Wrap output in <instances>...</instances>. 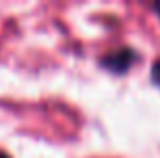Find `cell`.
I'll return each instance as SVG.
<instances>
[{
	"label": "cell",
	"mask_w": 160,
	"mask_h": 158,
	"mask_svg": "<svg viewBox=\"0 0 160 158\" xmlns=\"http://www.w3.org/2000/svg\"><path fill=\"white\" fill-rule=\"evenodd\" d=\"M138 52L134 48H117V50H110V52L102 54L100 56V67H104L110 74H126L130 67H134L138 63Z\"/></svg>",
	"instance_id": "obj_1"
},
{
	"label": "cell",
	"mask_w": 160,
	"mask_h": 158,
	"mask_svg": "<svg viewBox=\"0 0 160 158\" xmlns=\"http://www.w3.org/2000/svg\"><path fill=\"white\" fill-rule=\"evenodd\" d=\"M152 11H154V13L160 18V2H154V4H152Z\"/></svg>",
	"instance_id": "obj_3"
},
{
	"label": "cell",
	"mask_w": 160,
	"mask_h": 158,
	"mask_svg": "<svg viewBox=\"0 0 160 158\" xmlns=\"http://www.w3.org/2000/svg\"><path fill=\"white\" fill-rule=\"evenodd\" d=\"M0 158H11V156H9L7 152H2V150H0Z\"/></svg>",
	"instance_id": "obj_4"
},
{
	"label": "cell",
	"mask_w": 160,
	"mask_h": 158,
	"mask_svg": "<svg viewBox=\"0 0 160 158\" xmlns=\"http://www.w3.org/2000/svg\"><path fill=\"white\" fill-rule=\"evenodd\" d=\"M149 78H152V82H154V84H158V87H160V59L152 63V69H149Z\"/></svg>",
	"instance_id": "obj_2"
}]
</instances>
